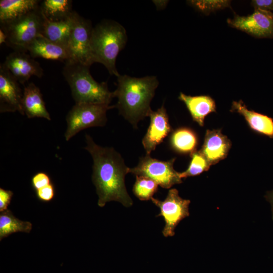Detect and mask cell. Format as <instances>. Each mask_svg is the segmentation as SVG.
<instances>
[{
  "label": "cell",
  "mask_w": 273,
  "mask_h": 273,
  "mask_svg": "<svg viewBox=\"0 0 273 273\" xmlns=\"http://www.w3.org/2000/svg\"><path fill=\"white\" fill-rule=\"evenodd\" d=\"M266 200L270 204L272 219L273 220V190L270 191H268L265 195Z\"/></svg>",
  "instance_id": "cell-31"
},
{
  "label": "cell",
  "mask_w": 273,
  "mask_h": 273,
  "mask_svg": "<svg viewBox=\"0 0 273 273\" xmlns=\"http://www.w3.org/2000/svg\"><path fill=\"white\" fill-rule=\"evenodd\" d=\"M32 228L29 221H24L14 216L12 212L7 209L0 214V240L17 232L29 233Z\"/></svg>",
  "instance_id": "cell-23"
},
{
  "label": "cell",
  "mask_w": 273,
  "mask_h": 273,
  "mask_svg": "<svg viewBox=\"0 0 273 273\" xmlns=\"http://www.w3.org/2000/svg\"><path fill=\"white\" fill-rule=\"evenodd\" d=\"M198 139L196 133L188 127H180L172 132L170 138V145L175 152L190 154L195 152Z\"/></svg>",
  "instance_id": "cell-21"
},
{
  "label": "cell",
  "mask_w": 273,
  "mask_h": 273,
  "mask_svg": "<svg viewBox=\"0 0 273 273\" xmlns=\"http://www.w3.org/2000/svg\"><path fill=\"white\" fill-rule=\"evenodd\" d=\"M158 186V184L150 178L136 176L132 191L134 195L140 200L146 201L151 199L157 192Z\"/></svg>",
  "instance_id": "cell-24"
},
{
  "label": "cell",
  "mask_w": 273,
  "mask_h": 273,
  "mask_svg": "<svg viewBox=\"0 0 273 273\" xmlns=\"http://www.w3.org/2000/svg\"><path fill=\"white\" fill-rule=\"evenodd\" d=\"M189 3L205 15L230 7V1H190Z\"/></svg>",
  "instance_id": "cell-26"
},
{
  "label": "cell",
  "mask_w": 273,
  "mask_h": 273,
  "mask_svg": "<svg viewBox=\"0 0 273 273\" xmlns=\"http://www.w3.org/2000/svg\"><path fill=\"white\" fill-rule=\"evenodd\" d=\"M151 200L160 209V212L157 216H161L164 218L165 224L162 231L163 236L165 237L173 236L176 226L190 215V200L181 198L176 189L169 190L164 201L153 197Z\"/></svg>",
  "instance_id": "cell-8"
},
{
  "label": "cell",
  "mask_w": 273,
  "mask_h": 273,
  "mask_svg": "<svg viewBox=\"0 0 273 273\" xmlns=\"http://www.w3.org/2000/svg\"><path fill=\"white\" fill-rule=\"evenodd\" d=\"M43 20L39 8L18 19L1 25L7 34L6 44L15 51L26 52L27 47L42 35Z\"/></svg>",
  "instance_id": "cell-5"
},
{
  "label": "cell",
  "mask_w": 273,
  "mask_h": 273,
  "mask_svg": "<svg viewBox=\"0 0 273 273\" xmlns=\"http://www.w3.org/2000/svg\"><path fill=\"white\" fill-rule=\"evenodd\" d=\"M150 123L142 140L146 154H150L171 131L166 110L163 105L156 111L151 110L148 114Z\"/></svg>",
  "instance_id": "cell-13"
},
{
  "label": "cell",
  "mask_w": 273,
  "mask_h": 273,
  "mask_svg": "<svg viewBox=\"0 0 273 273\" xmlns=\"http://www.w3.org/2000/svg\"><path fill=\"white\" fill-rule=\"evenodd\" d=\"M231 146L230 140L222 133L221 129H207L199 151L211 165L225 158Z\"/></svg>",
  "instance_id": "cell-14"
},
{
  "label": "cell",
  "mask_w": 273,
  "mask_h": 273,
  "mask_svg": "<svg viewBox=\"0 0 273 273\" xmlns=\"http://www.w3.org/2000/svg\"><path fill=\"white\" fill-rule=\"evenodd\" d=\"M178 99L185 103L193 120L201 126L208 114L216 112L215 101L209 96H191L180 93Z\"/></svg>",
  "instance_id": "cell-20"
},
{
  "label": "cell",
  "mask_w": 273,
  "mask_h": 273,
  "mask_svg": "<svg viewBox=\"0 0 273 273\" xmlns=\"http://www.w3.org/2000/svg\"><path fill=\"white\" fill-rule=\"evenodd\" d=\"M23 92L19 83L5 68L0 65V112H19L24 115L22 107Z\"/></svg>",
  "instance_id": "cell-12"
},
{
  "label": "cell",
  "mask_w": 273,
  "mask_h": 273,
  "mask_svg": "<svg viewBox=\"0 0 273 273\" xmlns=\"http://www.w3.org/2000/svg\"><path fill=\"white\" fill-rule=\"evenodd\" d=\"M175 160L174 158L168 161H161L146 154L140 158L135 167L129 168V173L150 178L162 188L169 189L175 184L182 183L180 172L176 171L173 168Z\"/></svg>",
  "instance_id": "cell-7"
},
{
  "label": "cell",
  "mask_w": 273,
  "mask_h": 273,
  "mask_svg": "<svg viewBox=\"0 0 273 273\" xmlns=\"http://www.w3.org/2000/svg\"><path fill=\"white\" fill-rule=\"evenodd\" d=\"M26 52L33 58H41L64 63L70 59L67 48L49 40L42 35L36 37L27 47Z\"/></svg>",
  "instance_id": "cell-16"
},
{
  "label": "cell",
  "mask_w": 273,
  "mask_h": 273,
  "mask_svg": "<svg viewBox=\"0 0 273 273\" xmlns=\"http://www.w3.org/2000/svg\"><path fill=\"white\" fill-rule=\"evenodd\" d=\"M36 196L40 201L49 202L51 201L54 198L56 190L54 185L52 183L49 185L42 188L37 191Z\"/></svg>",
  "instance_id": "cell-28"
},
{
  "label": "cell",
  "mask_w": 273,
  "mask_h": 273,
  "mask_svg": "<svg viewBox=\"0 0 273 273\" xmlns=\"http://www.w3.org/2000/svg\"><path fill=\"white\" fill-rule=\"evenodd\" d=\"M39 10L42 17L50 21L65 19L74 12L70 0H44L40 3Z\"/></svg>",
  "instance_id": "cell-22"
},
{
  "label": "cell",
  "mask_w": 273,
  "mask_h": 273,
  "mask_svg": "<svg viewBox=\"0 0 273 273\" xmlns=\"http://www.w3.org/2000/svg\"><path fill=\"white\" fill-rule=\"evenodd\" d=\"M127 41L126 30L119 23L105 20L93 27L90 40L93 63L103 64L109 73L118 77L116 61Z\"/></svg>",
  "instance_id": "cell-3"
},
{
  "label": "cell",
  "mask_w": 273,
  "mask_h": 273,
  "mask_svg": "<svg viewBox=\"0 0 273 273\" xmlns=\"http://www.w3.org/2000/svg\"><path fill=\"white\" fill-rule=\"evenodd\" d=\"M191 160L187 170L180 172L181 178L194 176L207 171L210 165L205 157L199 151H196L191 155Z\"/></svg>",
  "instance_id": "cell-25"
},
{
  "label": "cell",
  "mask_w": 273,
  "mask_h": 273,
  "mask_svg": "<svg viewBox=\"0 0 273 273\" xmlns=\"http://www.w3.org/2000/svg\"><path fill=\"white\" fill-rule=\"evenodd\" d=\"M232 27L240 30L253 36L259 38H273V12L255 9L247 16L236 15L228 19Z\"/></svg>",
  "instance_id": "cell-10"
},
{
  "label": "cell",
  "mask_w": 273,
  "mask_h": 273,
  "mask_svg": "<svg viewBox=\"0 0 273 273\" xmlns=\"http://www.w3.org/2000/svg\"><path fill=\"white\" fill-rule=\"evenodd\" d=\"M64 64L62 73L75 104H110L114 98L113 92L109 90L106 82L95 80L89 72L90 66L72 60Z\"/></svg>",
  "instance_id": "cell-4"
},
{
  "label": "cell",
  "mask_w": 273,
  "mask_h": 273,
  "mask_svg": "<svg viewBox=\"0 0 273 273\" xmlns=\"http://www.w3.org/2000/svg\"><path fill=\"white\" fill-rule=\"evenodd\" d=\"M13 193L10 190L0 188V212H4L8 209L10 205Z\"/></svg>",
  "instance_id": "cell-29"
},
{
  "label": "cell",
  "mask_w": 273,
  "mask_h": 273,
  "mask_svg": "<svg viewBox=\"0 0 273 273\" xmlns=\"http://www.w3.org/2000/svg\"><path fill=\"white\" fill-rule=\"evenodd\" d=\"M85 149L93 159L92 180L99 197L98 205L104 207L107 202L115 201L125 207L132 205L125 185V176L129 168L120 154L113 148L102 147L92 138L85 134Z\"/></svg>",
  "instance_id": "cell-1"
},
{
  "label": "cell",
  "mask_w": 273,
  "mask_h": 273,
  "mask_svg": "<svg viewBox=\"0 0 273 273\" xmlns=\"http://www.w3.org/2000/svg\"><path fill=\"white\" fill-rule=\"evenodd\" d=\"M117 87L113 92L118 99L116 105L120 114L134 127L138 122L148 116L150 103L159 81L155 76L137 78L124 75L117 77Z\"/></svg>",
  "instance_id": "cell-2"
},
{
  "label": "cell",
  "mask_w": 273,
  "mask_h": 273,
  "mask_svg": "<svg viewBox=\"0 0 273 273\" xmlns=\"http://www.w3.org/2000/svg\"><path fill=\"white\" fill-rule=\"evenodd\" d=\"M251 5L254 9H261L273 12V0H253Z\"/></svg>",
  "instance_id": "cell-30"
},
{
  "label": "cell",
  "mask_w": 273,
  "mask_h": 273,
  "mask_svg": "<svg viewBox=\"0 0 273 273\" xmlns=\"http://www.w3.org/2000/svg\"><path fill=\"white\" fill-rule=\"evenodd\" d=\"M93 27L91 22L76 13L68 50L70 59L90 66L93 64L90 40Z\"/></svg>",
  "instance_id": "cell-9"
},
{
  "label": "cell",
  "mask_w": 273,
  "mask_h": 273,
  "mask_svg": "<svg viewBox=\"0 0 273 273\" xmlns=\"http://www.w3.org/2000/svg\"><path fill=\"white\" fill-rule=\"evenodd\" d=\"M242 115L254 131L273 138V119L267 115L249 110L241 101H234L231 109Z\"/></svg>",
  "instance_id": "cell-17"
},
{
  "label": "cell",
  "mask_w": 273,
  "mask_h": 273,
  "mask_svg": "<svg viewBox=\"0 0 273 273\" xmlns=\"http://www.w3.org/2000/svg\"><path fill=\"white\" fill-rule=\"evenodd\" d=\"M3 65L21 84H24L32 76L40 78L43 74L38 62L25 52L14 51L10 53Z\"/></svg>",
  "instance_id": "cell-11"
},
{
  "label": "cell",
  "mask_w": 273,
  "mask_h": 273,
  "mask_svg": "<svg viewBox=\"0 0 273 273\" xmlns=\"http://www.w3.org/2000/svg\"><path fill=\"white\" fill-rule=\"evenodd\" d=\"M76 13L74 11L69 17L58 21H50L43 17L44 20L42 35L49 40L68 49Z\"/></svg>",
  "instance_id": "cell-15"
},
{
  "label": "cell",
  "mask_w": 273,
  "mask_h": 273,
  "mask_svg": "<svg viewBox=\"0 0 273 273\" xmlns=\"http://www.w3.org/2000/svg\"><path fill=\"white\" fill-rule=\"evenodd\" d=\"M52 183L50 176L46 172H38L31 179V186L35 191Z\"/></svg>",
  "instance_id": "cell-27"
},
{
  "label": "cell",
  "mask_w": 273,
  "mask_h": 273,
  "mask_svg": "<svg viewBox=\"0 0 273 273\" xmlns=\"http://www.w3.org/2000/svg\"><path fill=\"white\" fill-rule=\"evenodd\" d=\"M40 1L1 0L0 23H9L39 9Z\"/></svg>",
  "instance_id": "cell-19"
},
{
  "label": "cell",
  "mask_w": 273,
  "mask_h": 273,
  "mask_svg": "<svg viewBox=\"0 0 273 273\" xmlns=\"http://www.w3.org/2000/svg\"><path fill=\"white\" fill-rule=\"evenodd\" d=\"M22 107L24 114L29 118L39 117L51 120L41 92L33 82L28 83L24 88Z\"/></svg>",
  "instance_id": "cell-18"
},
{
  "label": "cell",
  "mask_w": 273,
  "mask_h": 273,
  "mask_svg": "<svg viewBox=\"0 0 273 273\" xmlns=\"http://www.w3.org/2000/svg\"><path fill=\"white\" fill-rule=\"evenodd\" d=\"M113 107L106 104H75L66 116V141L84 129L104 126L107 121V111Z\"/></svg>",
  "instance_id": "cell-6"
},
{
  "label": "cell",
  "mask_w": 273,
  "mask_h": 273,
  "mask_svg": "<svg viewBox=\"0 0 273 273\" xmlns=\"http://www.w3.org/2000/svg\"><path fill=\"white\" fill-rule=\"evenodd\" d=\"M7 41V34L5 31L0 27V44L6 43Z\"/></svg>",
  "instance_id": "cell-32"
}]
</instances>
